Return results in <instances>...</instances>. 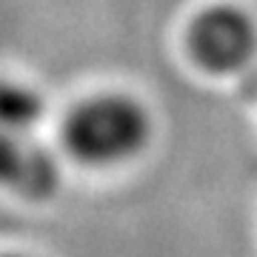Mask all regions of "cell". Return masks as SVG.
Wrapping results in <instances>:
<instances>
[{"instance_id":"obj_1","label":"cell","mask_w":257,"mask_h":257,"mask_svg":"<svg viewBox=\"0 0 257 257\" xmlns=\"http://www.w3.org/2000/svg\"><path fill=\"white\" fill-rule=\"evenodd\" d=\"M155 120L146 103L126 92H100L74 106L63 120V149L89 169H114L140 157L152 143Z\"/></svg>"},{"instance_id":"obj_2","label":"cell","mask_w":257,"mask_h":257,"mask_svg":"<svg viewBox=\"0 0 257 257\" xmlns=\"http://www.w3.org/2000/svg\"><path fill=\"white\" fill-rule=\"evenodd\" d=\"M186 52L209 74H234L257 55V23L234 3H211L189 20Z\"/></svg>"},{"instance_id":"obj_3","label":"cell","mask_w":257,"mask_h":257,"mask_svg":"<svg viewBox=\"0 0 257 257\" xmlns=\"http://www.w3.org/2000/svg\"><path fill=\"white\" fill-rule=\"evenodd\" d=\"M0 189L15 192L29 203H43L60 189V166L26 135L0 128Z\"/></svg>"},{"instance_id":"obj_4","label":"cell","mask_w":257,"mask_h":257,"mask_svg":"<svg viewBox=\"0 0 257 257\" xmlns=\"http://www.w3.org/2000/svg\"><path fill=\"white\" fill-rule=\"evenodd\" d=\"M46 117V97L35 86L0 77V128L15 135H32Z\"/></svg>"},{"instance_id":"obj_5","label":"cell","mask_w":257,"mask_h":257,"mask_svg":"<svg viewBox=\"0 0 257 257\" xmlns=\"http://www.w3.org/2000/svg\"><path fill=\"white\" fill-rule=\"evenodd\" d=\"M0 257H32L26 251H0Z\"/></svg>"}]
</instances>
